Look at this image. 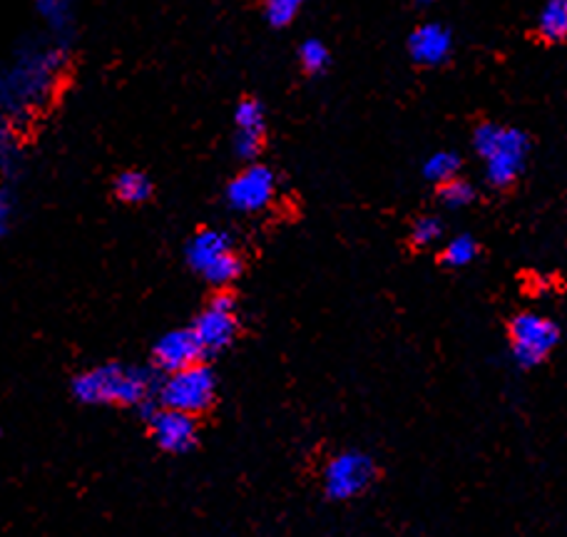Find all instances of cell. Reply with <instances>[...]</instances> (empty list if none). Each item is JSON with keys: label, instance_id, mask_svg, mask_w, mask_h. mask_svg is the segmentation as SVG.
Instances as JSON below:
<instances>
[{"label": "cell", "instance_id": "6da1fadb", "mask_svg": "<svg viewBox=\"0 0 567 537\" xmlns=\"http://www.w3.org/2000/svg\"><path fill=\"white\" fill-rule=\"evenodd\" d=\"M73 396L87 405H142L159 391L152 371L127 363H103L73 379Z\"/></svg>", "mask_w": 567, "mask_h": 537}, {"label": "cell", "instance_id": "7a4b0ae2", "mask_svg": "<svg viewBox=\"0 0 567 537\" xmlns=\"http://www.w3.org/2000/svg\"><path fill=\"white\" fill-rule=\"evenodd\" d=\"M473 147L485 162V177L493 187H511L520 177L528 159L530 142L525 133L498 123H483L475 127Z\"/></svg>", "mask_w": 567, "mask_h": 537}, {"label": "cell", "instance_id": "3957f363", "mask_svg": "<svg viewBox=\"0 0 567 537\" xmlns=\"http://www.w3.org/2000/svg\"><path fill=\"white\" fill-rule=\"evenodd\" d=\"M217 381L215 373L205 361L195 363L175 373H167V379L159 386V405L162 409L182 411L189 415H202L215 403Z\"/></svg>", "mask_w": 567, "mask_h": 537}, {"label": "cell", "instance_id": "277c9868", "mask_svg": "<svg viewBox=\"0 0 567 537\" xmlns=\"http://www.w3.org/2000/svg\"><path fill=\"white\" fill-rule=\"evenodd\" d=\"M60 65V53L55 50H43L33 58H25L8 73L6 80V105L8 113L13 110H25L28 105H38L45 97L50 80Z\"/></svg>", "mask_w": 567, "mask_h": 537}, {"label": "cell", "instance_id": "5b68a950", "mask_svg": "<svg viewBox=\"0 0 567 537\" xmlns=\"http://www.w3.org/2000/svg\"><path fill=\"white\" fill-rule=\"evenodd\" d=\"M377 481V463L361 451L333 455L323 468V493L331 500H351L371 488Z\"/></svg>", "mask_w": 567, "mask_h": 537}, {"label": "cell", "instance_id": "8992f818", "mask_svg": "<svg viewBox=\"0 0 567 537\" xmlns=\"http://www.w3.org/2000/svg\"><path fill=\"white\" fill-rule=\"evenodd\" d=\"M511 349L520 366H538L558 347L560 329L540 313H518L511 321Z\"/></svg>", "mask_w": 567, "mask_h": 537}, {"label": "cell", "instance_id": "52a82bcc", "mask_svg": "<svg viewBox=\"0 0 567 537\" xmlns=\"http://www.w3.org/2000/svg\"><path fill=\"white\" fill-rule=\"evenodd\" d=\"M237 299L235 293L227 289H219L215 297H212L209 307L199 313L192 323V331H195L197 341L202 343V351L205 357L209 353L225 351L231 341L237 339Z\"/></svg>", "mask_w": 567, "mask_h": 537}, {"label": "cell", "instance_id": "ba28073f", "mask_svg": "<svg viewBox=\"0 0 567 537\" xmlns=\"http://www.w3.org/2000/svg\"><path fill=\"white\" fill-rule=\"evenodd\" d=\"M277 177L267 165H249L227 185V205L241 215H257L275 199Z\"/></svg>", "mask_w": 567, "mask_h": 537}, {"label": "cell", "instance_id": "9c48e42d", "mask_svg": "<svg viewBox=\"0 0 567 537\" xmlns=\"http://www.w3.org/2000/svg\"><path fill=\"white\" fill-rule=\"evenodd\" d=\"M150 433L159 451L165 453H187L197 443V423L195 415L172 411V409H147Z\"/></svg>", "mask_w": 567, "mask_h": 537}, {"label": "cell", "instance_id": "30bf717a", "mask_svg": "<svg viewBox=\"0 0 567 537\" xmlns=\"http://www.w3.org/2000/svg\"><path fill=\"white\" fill-rule=\"evenodd\" d=\"M202 357H205V351H202V343L197 341L192 327L165 333V337L155 343V349H152V361H155V366L165 373L195 366V363L202 361Z\"/></svg>", "mask_w": 567, "mask_h": 537}, {"label": "cell", "instance_id": "8fae6325", "mask_svg": "<svg viewBox=\"0 0 567 537\" xmlns=\"http://www.w3.org/2000/svg\"><path fill=\"white\" fill-rule=\"evenodd\" d=\"M453 50L451 30L441 23H423L409 38V53L423 68L443 65Z\"/></svg>", "mask_w": 567, "mask_h": 537}, {"label": "cell", "instance_id": "7c38bea8", "mask_svg": "<svg viewBox=\"0 0 567 537\" xmlns=\"http://www.w3.org/2000/svg\"><path fill=\"white\" fill-rule=\"evenodd\" d=\"M229 251H235V245H231V237L227 231L202 229L187 241L185 257L192 271L205 273L212 265H217L221 257L229 255Z\"/></svg>", "mask_w": 567, "mask_h": 537}, {"label": "cell", "instance_id": "4fadbf2b", "mask_svg": "<svg viewBox=\"0 0 567 537\" xmlns=\"http://www.w3.org/2000/svg\"><path fill=\"white\" fill-rule=\"evenodd\" d=\"M538 33L550 43H560L567 38V0H545L538 18Z\"/></svg>", "mask_w": 567, "mask_h": 537}, {"label": "cell", "instance_id": "5bb4252c", "mask_svg": "<svg viewBox=\"0 0 567 537\" xmlns=\"http://www.w3.org/2000/svg\"><path fill=\"white\" fill-rule=\"evenodd\" d=\"M115 195L125 205H142L152 197V182L145 172L127 169L115 179Z\"/></svg>", "mask_w": 567, "mask_h": 537}, {"label": "cell", "instance_id": "9a60e30c", "mask_svg": "<svg viewBox=\"0 0 567 537\" xmlns=\"http://www.w3.org/2000/svg\"><path fill=\"white\" fill-rule=\"evenodd\" d=\"M458 169H461V157L449 149L433 152V155L423 162V177L429 182H435L439 187L458 177Z\"/></svg>", "mask_w": 567, "mask_h": 537}, {"label": "cell", "instance_id": "2e32d148", "mask_svg": "<svg viewBox=\"0 0 567 537\" xmlns=\"http://www.w3.org/2000/svg\"><path fill=\"white\" fill-rule=\"evenodd\" d=\"M478 255V245H475V239L468 235H458L453 237L449 245L443 247V265L445 267H453V269H461V267H468L471 261Z\"/></svg>", "mask_w": 567, "mask_h": 537}, {"label": "cell", "instance_id": "e0dca14e", "mask_svg": "<svg viewBox=\"0 0 567 537\" xmlns=\"http://www.w3.org/2000/svg\"><path fill=\"white\" fill-rule=\"evenodd\" d=\"M265 107H261L259 100H241L235 110V127L239 133H261L265 135Z\"/></svg>", "mask_w": 567, "mask_h": 537}, {"label": "cell", "instance_id": "ac0fdd59", "mask_svg": "<svg viewBox=\"0 0 567 537\" xmlns=\"http://www.w3.org/2000/svg\"><path fill=\"white\" fill-rule=\"evenodd\" d=\"M38 13L45 18V23L53 30H65L73 20L75 0H35Z\"/></svg>", "mask_w": 567, "mask_h": 537}, {"label": "cell", "instance_id": "d6986e66", "mask_svg": "<svg viewBox=\"0 0 567 537\" xmlns=\"http://www.w3.org/2000/svg\"><path fill=\"white\" fill-rule=\"evenodd\" d=\"M299 63L303 68V73H309V75L323 73L329 65V48L323 45L321 40L309 38L307 43H301V48H299Z\"/></svg>", "mask_w": 567, "mask_h": 537}, {"label": "cell", "instance_id": "ffe728a7", "mask_svg": "<svg viewBox=\"0 0 567 537\" xmlns=\"http://www.w3.org/2000/svg\"><path fill=\"white\" fill-rule=\"evenodd\" d=\"M439 197H441V202H443L445 207L461 209V207H468L471 205L473 197H475V192H473V187L468 185V182L461 179V177H455V179L445 182V185L439 187Z\"/></svg>", "mask_w": 567, "mask_h": 537}, {"label": "cell", "instance_id": "44dd1931", "mask_svg": "<svg viewBox=\"0 0 567 537\" xmlns=\"http://www.w3.org/2000/svg\"><path fill=\"white\" fill-rule=\"evenodd\" d=\"M307 0H265V16L275 28H287Z\"/></svg>", "mask_w": 567, "mask_h": 537}, {"label": "cell", "instance_id": "7402d4cb", "mask_svg": "<svg viewBox=\"0 0 567 537\" xmlns=\"http://www.w3.org/2000/svg\"><path fill=\"white\" fill-rule=\"evenodd\" d=\"M443 235V225L435 217H421L411 227V245L413 247H431Z\"/></svg>", "mask_w": 567, "mask_h": 537}, {"label": "cell", "instance_id": "603a6c76", "mask_svg": "<svg viewBox=\"0 0 567 537\" xmlns=\"http://www.w3.org/2000/svg\"><path fill=\"white\" fill-rule=\"evenodd\" d=\"M261 145H265V135L261 133H235V152L239 159H255L259 152H261Z\"/></svg>", "mask_w": 567, "mask_h": 537}, {"label": "cell", "instance_id": "cb8c5ba5", "mask_svg": "<svg viewBox=\"0 0 567 537\" xmlns=\"http://www.w3.org/2000/svg\"><path fill=\"white\" fill-rule=\"evenodd\" d=\"M419 6H431V3H435V0H416Z\"/></svg>", "mask_w": 567, "mask_h": 537}]
</instances>
